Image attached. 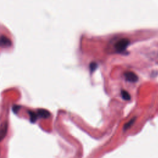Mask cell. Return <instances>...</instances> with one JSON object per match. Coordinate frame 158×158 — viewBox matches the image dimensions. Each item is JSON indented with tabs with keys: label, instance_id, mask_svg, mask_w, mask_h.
<instances>
[{
	"label": "cell",
	"instance_id": "cell-1",
	"mask_svg": "<svg viewBox=\"0 0 158 158\" xmlns=\"http://www.w3.org/2000/svg\"><path fill=\"white\" fill-rule=\"evenodd\" d=\"M129 43H130V41L128 39L123 38V39L120 40L118 41H117L116 43L115 47L116 50L118 52H120L123 51L127 48V47L128 46Z\"/></svg>",
	"mask_w": 158,
	"mask_h": 158
},
{
	"label": "cell",
	"instance_id": "cell-2",
	"mask_svg": "<svg viewBox=\"0 0 158 158\" xmlns=\"http://www.w3.org/2000/svg\"><path fill=\"white\" fill-rule=\"evenodd\" d=\"M8 130L7 122H4L0 125V142H1L6 137Z\"/></svg>",
	"mask_w": 158,
	"mask_h": 158
},
{
	"label": "cell",
	"instance_id": "cell-3",
	"mask_svg": "<svg viewBox=\"0 0 158 158\" xmlns=\"http://www.w3.org/2000/svg\"><path fill=\"white\" fill-rule=\"evenodd\" d=\"M12 46L11 40L7 36L2 35L0 36V47H10Z\"/></svg>",
	"mask_w": 158,
	"mask_h": 158
},
{
	"label": "cell",
	"instance_id": "cell-4",
	"mask_svg": "<svg viewBox=\"0 0 158 158\" xmlns=\"http://www.w3.org/2000/svg\"><path fill=\"white\" fill-rule=\"evenodd\" d=\"M126 80L130 82H135L138 80V76L133 72H127L124 73Z\"/></svg>",
	"mask_w": 158,
	"mask_h": 158
},
{
	"label": "cell",
	"instance_id": "cell-5",
	"mask_svg": "<svg viewBox=\"0 0 158 158\" xmlns=\"http://www.w3.org/2000/svg\"><path fill=\"white\" fill-rule=\"evenodd\" d=\"M37 115L41 118H48L50 117V112L44 109H40L37 110Z\"/></svg>",
	"mask_w": 158,
	"mask_h": 158
},
{
	"label": "cell",
	"instance_id": "cell-6",
	"mask_svg": "<svg viewBox=\"0 0 158 158\" xmlns=\"http://www.w3.org/2000/svg\"><path fill=\"white\" fill-rule=\"evenodd\" d=\"M28 114L30 115V122L31 123H35L37 119H38V115L37 114L35 113L33 111H28Z\"/></svg>",
	"mask_w": 158,
	"mask_h": 158
},
{
	"label": "cell",
	"instance_id": "cell-7",
	"mask_svg": "<svg viewBox=\"0 0 158 158\" xmlns=\"http://www.w3.org/2000/svg\"><path fill=\"white\" fill-rule=\"evenodd\" d=\"M121 94L122 96V98L125 100H130V95L129 94V93L125 91V90H122L121 91Z\"/></svg>",
	"mask_w": 158,
	"mask_h": 158
},
{
	"label": "cell",
	"instance_id": "cell-8",
	"mask_svg": "<svg viewBox=\"0 0 158 158\" xmlns=\"http://www.w3.org/2000/svg\"><path fill=\"white\" fill-rule=\"evenodd\" d=\"M135 118H133V119H131L129 122H128L127 123H126L125 125V126H124V127H123V128H124V130H127V129H128L133 123H134V122H135Z\"/></svg>",
	"mask_w": 158,
	"mask_h": 158
},
{
	"label": "cell",
	"instance_id": "cell-9",
	"mask_svg": "<svg viewBox=\"0 0 158 158\" xmlns=\"http://www.w3.org/2000/svg\"><path fill=\"white\" fill-rule=\"evenodd\" d=\"M97 68V64L96 62H91L89 65V69L91 72L94 71Z\"/></svg>",
	"mask_w": 158,
	"mask_h": 158
},
{
	"label": "cell",
	"instance_id": "cell-10",
	"mask_svg": "<svg viewBox=\"0 0 158 158\" xmlns=\"http://www.w3.org/2000/svg\"><path fill=\"white\" fill-rule=\"evenodd\" d=\"M19 108H20L19 106H14L13 107V110H14V112L15 113H17V110H19Z\"/></svg>",
	"mask_w": 158,
	"mask_h": 158
}]
</instances>
